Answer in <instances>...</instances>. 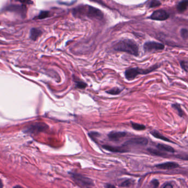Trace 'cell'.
<instances>
[{
    "label": "cell",
    "mask_w": 188,
    "mask_h": 188,
    "mask_svg": "<svg viewBox=\"0 0 188 188\" xmlns=\"http://www.w3.org/2000/svg\"><path fill=\"white\" fill-rule=\"evenodd\" d=\"M72 14L75 17L79 18L87 17L89 18L101 19L104 16L102 12L99 9L86 5H81L75 7L72 11Z\"/></svg>",
    "instance_id": "cell-1"
},
{
    "label": "cell",
    "mask_w": 188,
    "mask_h": 188,
    "mask_svg": "<svg viewBox=\"0 0 188 188\" xmlns=\"http://www.w3.org/2000/svg\"><path fill=\"white\" fill-rule=\"evenodd\" d=\"M114 49L116 51L126 52L131 55L138 56L139 55V48L137 44L131 39H124L117 42Z\"/></svg>",
    "instance_id": "cell-2"
},
{
    "label": "cell",
    "mask_w": 188,
    "mask_h": 188,
    "mask_svg": "<svg viewBox=\"0 0 188 188\" xmlns=\"http://www.w3.org/2000/svg\"><path fill=\"white\" fill-rule=\"evenodd\" d=\"M161 66V64H156L147 69L139 68H130L125 71V77L127 80H132L139 75H146L156 70Z\"/></svg>",
    "instance_id": "cell-3"
},
{
    "label": "cell",
    "mask_w": 188,
    "mask_h": 188,
    "mask_svg": "<svg viewBox=\"0 0 188 188\" xmlns=\"http://www.w3.org/2000/svg\"><path fill=\"white\" fill-rule=\"evenodd\" d=\"M69 174L73 181L81 188H92L94 187L93 181L89 178L77 173L70 172Z\"/></svg>",
    "instance_id": "cell-4"
},
{
    "label": "cell",
    "mask_w": 188,
    "mask_h": 188,
    "mask_svg": "<svg viewBox=\"0 0 188 188\" xmlns=\"http://www.w3.org/2000/svg\"><path fill=\"white\" fill-rule=\"evenodd\" d=\"M143 49L145 51L147 52L161 51L164 49V45L162 43L158 42L147 41L144 44Z\"/></svg>",
    "instance_id": "cell-5"
},
{
    "label": "cell",
    "mask_w": 188,
    "mask_h": 188,
    "mask_svg": "<svg viewBox=\"0 0 188 188\" xmlns=\"http://www.w3.org/2000/svg\"><path fill=\"white\" fill-rule=\"evenodd\" d=\"M148 143V139L146 138H132L125 142L123 146L128 147L129 146H146Z\"/></svg>",
    "instance_id": "cell-6"
},
{
    "label": "cell",
    "mask_w": 188,
    "mask_h": 188,
    "mask_svg": "<svg viewBox=\"0 0 188 188\" xmlns=\"http://www.w3.org/2000/svg\"><path fill=\"white\" fill-rule=\"evenodd\" d=\"M169 17V15L166 10H159L153 12L149 18L155 21H163L167 19Z\"/></svg>",
    "instance_id": "cell-7"
},
{
    "label": "cell",
    "mask_w": 188,
    "mask_h": 188,
    "mask_svg": "<svg viewBox=\"0 0 188 188\" xmlns=\"http://www.w3.org/2000/svg\"><path fill=\"white\" fill-rule=\"evenodd\" d=\"M102 147L106 150L115 153H125L130 151L128 147L123 145L121 146H114L109 145H103Z\"/></svg>",
    "instance_id": "cell-8"
},
{
    "label": "cell",
    "mask_w": 188,
    "mask_h": 188,
    "mask_svg": "<svg viewBox=\"0 0 188 188\" xmlns=\"http://www.w3.org/2000/svg\"><path fill=\"white\" fill-rule=\"evenodd\" d=\"M126 135L127 133L125 131H112L108 134V137L111 141H119L120 139L124 138Z\"/></svg>",
    "instance_id": "cell-9"
},
{
    "label": "cell",
    "mask_w": 188,
    "mask_h": 188,
    "mask_svg": "<svg viewBox=\"0 0 188 188\" xmlns=\"http://www.w3.org/2000/svg\"><path fill=\"white\" fill-rule=\"evenodd\" d=\"M7 10L10 12H16L20 14L22 16H26V8L24 5H10L6 8Z\"/></svg>",
    "instance_id": "cell-10"
},
{
    "label": "cell",
    "mask_w": 188,
    "mask_h": 188,
    "mask_svg": "<svg viewBox=\"0 0 188 188\" xmlns=\"http://www.w3.org/2000/svg\"><path fill=\"white\" fill-rule=\"evenodd\" d=\"M178 163L174 162H167L156 165V167L162 169H172L179 167Z\"/></svg>",
    "instance_id": "cell-11"
},
{
    "label": "cell",
    "mask_w": 188,
    "mask_h": 188,
    "mask_svg": "<svg viewBox=\"0 0 188 188\" xmlns=\"http://www.w3.org/2000/svg\"><path fill=\"white\" fill-rule=\"evenodd\" d=\"M42 34V31L41 30L38 28H33L31 29L30 31V38L32 40L36 41Z\"/></svg>",
    "instance_id": "cell-12"
},
{
    "label": "cell",
    "mask_w": 188,
    "mask_h": 188,
    "mask_svg": "<svg viewBox=\"0 0 188 188\" xmlns=\"http://www.w3.org/2000/svg\"><path fill=\"white\" fill-rule=\"evenodd\" d=\"M150 133H151L152 135L155 138H156L157 139L162 140L163 141H167V142H169L174 143L173 141H171V140H169L167 137L164 136L161 133H160L158 131L153 130V131H151L150 132Z\"/></svg>",
    "instance_id": "cell-13"
},
{
    "label": "cell",
    "mask_w": 188,
    "mask_h": 188,
    "mask_svg": "<svg viewBox=\"0 0 188 188\" xmlns=\"http://www.w3.org/2000/svg\"><path fill=\"white\" fill-rule=\"evenodd\" d=\"M157 148L158 150L163 152H167L171 153L175 152V150L172 146H169L168 145H165L163 144H158L157 145Z\"/></svg>",
    "instance_id": "cell-14"
},
{
    "label": "cell",
    "mask_w": 188,
    "mask_h": 188,
    "mask_svg": "<svg viewBox=\"0 0 188 188\" xmlns=\"http://www.w3.org/2000/svg\"><path fill=\"white\" fill-rule=\"evenodd\" d=\"M188 0H182L177 5V10L179 13H183L187 10Z\"/></svg>",
    "instance_id": "cell-15"
},
{
    "label": "cell",
    "mask_w": 188,
    "mask_h": 188,
    "mask_svg": "<svg viewBox=\"0 0 188 188\" xmlns=\"http://www.w3.org/2000/svg\"><path fill=\"white\" fill-rule=\"evenodd\" d=\"M146 5L147 8H151L157 7L159 6H161V3L158 0H148L147 1Z\"/></svg>",
    "instance_id": "cell-16"
},
{
    "label": "cell",
    "mask_w": 188,
    "mask_h": 188,
    "mask_svg": "<svg viewBox=\"0 0 188 188\" xmlns=\"http://www.w3.org/2000/svg\"><path fill=\"white\" fill-rule=\"evenodd\" d=\"M131 125L132 128L135 131H144L146 128L145 125L141 124H139V123H136L133 122H131Z\"/></svg>",
    "instance_id": "cell-17"
},
{
    "label": "cell",
    "mask_w": 188,
    "mask_h": 188,
    "mask_svg": "<svg viewBox=\"0 0 188 188\" xmlns=\"http://www.w3.org/2000/svg\"><path fill=\"white\" fill-rule=\"evenodd\" d=\"M148 151L150 153H152V155H156V156H158L164 157L167 155L166 153L163 152L159 150H156V149H151V148H149L147 149Z\"/></svg>",
    "instance_id": "cell-18"
},
{
    "label": "cell",
    "mask_w": 188,
    "mask_h": 188,
    "mask_svg": "<svg viewBox=\"0 0 188 188\" xmlns=\"http://www.w3.org/2000/svg\"><path fill=\"white\" fill-rule=\"evenodd\" d=\"M123 91V89L119 88L118 87H115V88H113L112 89H110L108 91H106V93L107 94H110V95H117L120 94Z\"/></svg>",
    "instance_id": "cell-19"
},
{
    "label": "cell",
    "mask_w": 188,
    "mask_h": 188,
    "mask_svg": "<svg viewBox=\"0 0 188 188\" xmlns=\"http://www.w3.org/2000/svg\"><path fill=\"white\" fill-rule=\"evenodd\" d=\"M173 108L174 110H176L178 112V114L180 117H183L184 115V113L183 112V110L181 108L180 105L179 104H172Z\"/></svg>",
    "instance_id": "cell-20"
},
{
    "label": "cell",
    "mask_w": 188,
    "mask_h": 188,
    "mask_svg": "<svg viewBox=\"0 0 188 188\" xmlns=\"http://www.w3.org/2000/svg\"><path fill=\"white\" fill-rule=\"evenodd\" d=\"M45 124H43L42 125L41 124H36V125L33 126L32 127H31L29 129V131H44V129H45Z\"/></svg>",
    "instance_id": "cell-21"
},
{
    "label": "cell",
    "mask_w": 188,
    "mask_h": 188,
    "mask_svg": "<svg viewBox=\"0 0 188 188\" xmlns=\"http://www.w3.org/2000/svg\"><path fill=\"white\" fill-rule=\"evenodd\" d=\"M49 16V12L48 11H41L39 15L37 16V19H43L47 18Z\"/></svg>",
    "instance_id": "cell-22"
},
{
    "label": "cell",
    "mask_w": 188,
    "mask_h": 188,
    "mask_svg": "<svg viewBox=\"0 0 188 188\" xmlns=\"http://www.w3.org/2000/svg\"><path fill=\"white\" fill-rule=\"evenodd\" d=\"M75 83H76V87L79 89H85L87 86V84L86 83H84L83 81L77 80V81H75Z\"/></svg>",
    "instance_id": "cell-23"
},
{
    "label": "cell",
    "mask_w": 188,
    "mask_h": 188,
    "mask_svg": "<svg viewBox=\"0 0 188 188\" xmlns=\"http://www.w3.org/2000/svg\"><path fill=\"white\" fill-rule=\"evenodd\" d=\"M88 135L91 138V139H92L93 141L97 142V139L100 136V134L97 132L92 131L88 133Z\"/></svg>",
    "instance_id": "cell-24"
},
{
    "label": "cell",
    "mask_w": 188,
    "mask_h": 188,
    "mask_svg": "<svg viewBox=\"0 0 188 188\" xmlns=\"http://www.w3.org/2000/svg\"><path fill=\"white\" fill-rule=\"evenodd\" d=\"M131 184H132L131 180H130V179H128V180H126L124 182H123V183H121L120 185V187H124V188H127V187H130Z\"/></svg>",
    "instance_id": "cell-25"
},
{
    "label": "cell",
    "mask_w": 188,
    "mask_h": 188,
    "mask_svg": "<svg viewBox=\"0 0 188 188\" xmlns=\"http://www.w3.org/2000/svg\"><path fill=\"white\" fill-rule=\"evenodd\" d=\"M180 34H181V36H182L183 39H187L188 35V29H185V28L182 29L181 30V31H180Z\"/></svg>",
    "instance_id": "cell-26"
},
{
    "label": "cell",
    "mask_w": 188,
    "mask_h": 188,
    "mask_svg": "<svg viewBox=\"0 0 188 188\" xmlns=\"http://www.w3.org/2000/svg\"><path fill=\"white\" fill-rule=\"evenodd\" d=\"M180 66L182 69H184L186 72H187V71H188V62H187V61H182L180 62Z\"/></svg>",
    "instance_id": "cell-27"
},
{
    "label": "cell",
    "mask_w": 188,
    "mask_h": 188,
    "mask_svg": "<svg viewBox=\"0 0 188 188\" xmlns=\"http://www.w3.org/2000/svg\"><path fill=\"white\" fill-rule=\"evenodd\" d=\"M151 185L152 186V188H158V186H159V182L157 179H154L153 180H152L151 182Z\"/></svg>",
    "instance_id": "cell-28"
},
{
    "label": "cell",
    "mask_w": 188,
    "mask_h": 188,
    "mask_svg": "<svg viewBox=\"0 0 188 188\" xmlns=\"http://www.w3.org/2000/svg\"><path fill=\"white\" fill-rule=\"evenodd\" d=\"M23 5H31L33 2L31 0H19Z\"/></svg>",
    "instance_id": "cell-29"
},
{
    "label": "cell",
    "mask_w": 188,
    "mask_h": 188,
    "mask_svg": "<svg viewBox=\"0 0 188 188\" xmlns=\"http://www.w3.org/2000/svg\"><path fill=\"white\" fill-rule=\"evenodd\" d=\"M105 188H115L114 185L111 184H106L105 185Z\"/></svg>",
    "instance_id": "cell-30"
},
{
    "label": "cell",
    "mask_w": 188,
    "mask_h": 188,
    "mask_svg": "<svg viewBox=\"0 0 188 188\" xmlns=\"http://www.w3.org/2000/svg\"><path fill=\"white\" fill-rule=\"evenodd\" d=\"M163 188H172V186L171 184H167L165 185V187Z\"/></svg>",
    "instance_id": "cell-31"
},
{
    "label": "cell",
    "mask_w": 188,
    "mask_h": 188,
    "mask_svg": "<svg viewBox=\"0 0 188 188\" xmlns=\"http://www.w3.org/2000/svg\"><path fill=\"white\" fill-rule=\"evenodd\" d=\"M3 187V183H2V180H1V179H0V188H2Z\"/></svg>",
    "instance_id": "cell-32"
},
{
    "label": "cell",
    "mask_w": 188,
    "mask_h": 188,
    "mask_svg": "<svg viewBox=\"0 0 188 188\" xmlns=\"http://www.w3.org/2000/svg\"><path fill=\"white\" fill-rule=\"evenodd\" d=\"M13 188H22L21 186L20 185H15Z\"/></svg>",
    "instance_id": "cell-33"
}]
</instances>
